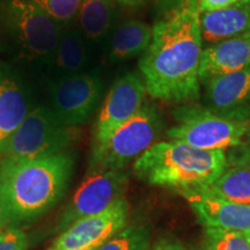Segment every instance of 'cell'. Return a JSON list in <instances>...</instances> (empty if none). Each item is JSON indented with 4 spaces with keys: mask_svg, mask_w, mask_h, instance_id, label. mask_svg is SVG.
I'll return each mask as SVG.
<instances>
[{
    "mask_svg": "<svg viewBox=\"0 0 250 250\" xmlns=\"http://www.w3.org/2000/svg\"><path fill=\"white\" fill-rule=\"evenodd\" d=\"M165 129L160 110L146 100L134 116L112 133L107 142L92 146L88 173L102 170H123L158 143Z\"/></svg>",
    "mask_w": 250,
    "mask_h": 250,
    "instance_id": "cell-5",
    "label": "cell"
},
{
    "mask_svg": "<svg viewBox=\"0 0 250 250\" xmlns=\"http://www.w3.org/2000/svg\"><path fill=\"white\" fill-rule=\"evenodd\" d=\"M0 250H28V236L20 227H0Z\"/></svg>",
    "mask_w": 250,
    "mask_h": 250,
    "instance_id": "cell-24",
    "label": "cell"
},
{
    "mask_svg": "<svg viewBox=\"0 0 250 250\" xmlns=\"http://www.w3.org/2000/svg\"><path fill=\"white\" fill-rule=\"evenodd\" d=\"M240 0H197V7L199 14L211 13L220 9L227 8L229 6L236 4Z\"/></svg>",
    "mask_w": 250,
    "mask_h": 250,
    "instance_id": "cell-26",
    "label": "cell"
},
{
    "mask_svg": "<svg viewBox=\"0 0 250 250\" xmlns=\"http://www.w3.org/2000/svg\"><path fill=\"white\" fill-rule=\"evenodd\" d=\"M228 167H245L250 169V133L243 138L236 147L226 152Z\"/></svg>",
    "mask_w": 250,
    "mask_h": 250,
    "instance_id": "cell-25",
    "label": "cell"
},
{
    "mask_svg": "<svg viewBox=\"0 0 250 250\" xmlns=\"http://www.w3.org/2000/svg\"><path fill=\"white\" fill-rule=\"evenodd\" d=\"M129 175L123 170H102L88 173L80 184L58 220V232L79 219L101 213L111 204L123 198Z\"/></svg>",
    "mask_w": 250,
    "mask_h": 250,
    "instance_id": "cell-9",
    "label": "cell"
},
{
    "mask_svg": "<svg viewBox=\"0 0 250 250\" xmlns=\"http://www.w3.org/2000/svg\"><path fill=\"white\" fill-rule=\"evenodd\" d=\"M204 228L247 233L250 230V205L218 198L202 191L184 196Z\"/></svg>",
    "mask_w": 250,
    "mask_h": 250,
    "instance_id": "cell-13",
    "label": "cell"
},
{
    "mask_svg": "<svg viewBox=\"0 0 250 250\" xmlns=\"http://www.w3.org/2000/svg\"><path fill=\"white\" fill-rule=\"evenodd\" d=\"M153 27L136 19L116 24L108 42V59L121 62L145 54L152 42Z\"/></svg>",
    "mask_w": 250,
    "mask_h": 250,
    "instance_id": "cell-19",
    "label": "cell"
},
{
    "mask_svg": "<svg viewBox=\"0 0 250 250\" xmlns=\"http://www.w3.org/2000/svg\"><path fill=\"white\" fill-rule=\"evenodd\" d=\"M78 126H68L46 105L31 109L6 143L0 155L17 159H43L68 152L81 138Z\"/></svg>",
    "mask_w": 250,
    "mask_h": 250,
    "instance_id": "cell-7",
    "label": "cell"
},
{
    "mask_svg": "<svg viewBox=\"0 0 250 250\" xmlns=\"http://www.w3.org/2000/svg\"><path fill=\"white\" fill-rule=\"evenodd\" d=\"M149 250H188L180 240L175 237H162L153 245Z\"/></svg>",
    "mask_w": 250,
    "mask_h": 250,
    "instance_id": "cell-27",
    "label": "cell"
},
{
    "mask_svg": "<svg viewBox=\"0 0 250 250\" xmlns=\"http://www.w3.org/2000/svg\"><path fill=\"white\" fill-rule=\"evenodd\" d=\"M121 7H138L145 0H114Z\"/></svg>",
    "mask_w": 250,
    "mask_h": 250,
    "instance_id": "cell-29",
    "label": "cell"
},
{
    "mask_svg": "<svg viewBox=\"0 0 250 250\" xmlns=\"http://www.w3.org/2000/svg\"><path fill=\"white\" fill-rule=\"evenodd\" d=\"M190 0H155L159 8L162 9L166 13L176 11V9L183 7Z\"/></svg>",
    "mask_w": 250,
    "mask_h": 250,
    "instance_id": "cell-28",
    "label": "cell"
},
{
    "mask_svg": "<svg viewBox=\"0 0 250 250\" xmlns=\"http://www.w3.org/2000/svg\"><path fill=\"white\" fill-rule=\"evenodd\" d=\"M90 48L74 24L62 28L61 35L46 70L50 80L87 72Z\"/></svg>",
    "mask_w": 250,
    "mask_h": 250,
    "instance_id": "cell-17",
    "label": "cell"
},
{
    "mask_svg": "<svg viewBox=\"0 0 250 250\" xmlns=\"http://www.w3.org/2000/svg\"><path fill=\"white\" fill-rule=\"evenodd\" d=\"M61 30L31 0H0V35L27 66L46 73Z\"/></svg>",
    "mask_w": 250,
    "mask_h": 250,
    "instance_id": "cell-4",
    "label": "cell"
},
{
    "mask_svg": "<svg viewBox=\"0 0 250 250\" xmlns=\"http://www.w3.org/2000/svg\"><path fill=\"white\" fill-rule=\"evenodd\" d=\"M201 191L225 201L250 205V169L228 167L211 186Z\"/></svg>",
    "mask_w": 250,
    "mask_h": 250,
    "instance_id": "cell-20",
    "label": "cell"
},
{
    "mask_svg": "<svg viewBox=\"0 0 250 250\" xmlns=\"http://www.w3.org/2000/svg\"><path fill=\"white\" fill-rule=\"evenodd\" d=\"M202 54L197 0H190L153 27L151 44L139 61L149 96L175 104L195 103L201 96Z\"/></svg>",
    "mask_w": 250,
    "mask_h": 250,
    "instance_id": "cell-1",
    "label": "cell"
},
{
    "mask_svg": "<svg viewBox=\"0 0 250 250\" xmlns=\"http://www.w3.org/2000/svg\"><path fill=\"white\" fill-rule=\"evenodd\" d=\"M103 90L99 72L87 71L50 80L49 108L68 126L85 124L98 108Z\"/></svg>",
    "mask_w": 250,
    "mask_h": 250,
    "instance_id": "cell-8",
    "label": "cell"
},
{
    "mask_svg": "<svg viewBox=\"0 0 250 250\" xmlns=\"http://www.w3.org/2000/svg\"><path fill=\"white\" fill-rule=\"evenodd\" d=\"M88 250H98V248H96V249H88Z\"/></svg>",
    "mask_w": 250,
    "mask_h": 250,
    "instance_id": "cell-32",
    "label": "cell"
},
{
    "mask_svg": "<svg viewBox=\"0 0 250 250\" xmlns=\"http://www.w3.org/2000/svg\"><path fill=\"white\" fill-rule=\"evenodd\" d=\"M246 235H247V237H248V240H249V242H250V230H249V232L246 233Z\"/></svg>",
    "mask_w": 250,
    "mask_h": 250,
    "instance_id": "cell-31",
    "label": "cell"
},
{
    "mask_svg": "<svg viewBox=\"0 0 250 250\" xmlns=\"http://www.w3.org/2000/svg\"><path fill=\"white\" fill-rule=\"evenodd\" d=\"M62 28L73 24L80 0H31Z\"/></svg>",
    "mask_w": 250,
    "mask_h": 250,
    "instance_id": "cell-23",
    "label": "cell"
},
{
    "mask_svg": "<svg viewBox=\"0 0 250 250\" xmlns=\"http://www.w3.org/2000/svg\"><path fill=\"white\" fill-rule=\"evenodd\" d=\"M204 86V107L220 116L250 121V65L242 70L212 78Z\"/></svg>",
    "mask_w": 250,
    "mask_h": 250,
    "instance_id": "cell-12",
    "label": "cell"
},
{
    "mask_svg": "<svg viewBox=\"0 0 250 250\" xmlns=\"http://www.w3.org/2000/svg\"><path fill=\"white\" fill-rule=\"evenodd\" d=\"M227 168L226 151H204L175 140L154 144L133 165L136 176L145 183L183 196L211 186Z\"/></svg>",
    "mask_w": 250,
    "mask_h": 250,
    "instance_id": "cell-3",
    "label": "cell"
},
{
    "mask_svg": "<svg viewBox=\"0 0 250 250\" xmlns=\"http://www.w3.org/2000/svg\"><path fill=\"white\" fill-rule=\"evenodd\" d=\"M74 167L72 153L43 159L0 160V205L4 225L20 227L51 210L66 192Z\"/></svg>",
    "mask_w": 250,
    "mask_h": 250,
    "instance_id": "cell-2",
    "label": "cell"
},
{
    "mask_svg": "<svg viewBox=\"0 0 250 250\" xmlns=\"http://www.w3.org/2000/svg\"><path fill=\"white\" fill-rule=\"evenodd\" d=\"M203 44L250 34V0H240L229 7L199 14Z\"/></svg>",
    "mask_w": 250,
    "mask_h": 250,
    "instance_id": "cell-18",
    "label": "cell"
},
{
    "mask_svg": "<svg viewBox=\"0 0 250 250\" xmlns=\"http://www.w3.org/2000/svg\"><path fill=\"white\" fill-rule=\"evenodd\" d=\"M31 109L30 96L23 83L0 66V152Z\"/></svg>",
    "mask_w": 250,
    "mask_h": 250,
    "instance_id": "cell-15",
    "label": "cell"
},
{
    "mask_svg": "<svg viewBox=\"0 0 250 250\" xmlns=\"http://www.w3.org/2000/svg\"><path fill=\"white\" fill-rule=\"evenodd\" d=\"M176 124L167 130L168 140L181 142L204 151H227L250 133V121H236L196 103L181 104L173 110Z\"/></svg>",
    "mask_w": 250,
    "mask_h": 250,
    "instance_id": "cell-6",
    "label": "cell"
},
{
    "mask_svg": "<svg viewBox=\"0 0 250 250\" xmlns=\"http://www.w3.org/2000/svg\"><path fill=\"white\" fill-rule=\"evenodd\" d=\"M152 229L148 225H131L104 242L98 250H149Z\"/></svg>",
    "mask_w": 250,
    "mask_h": 250,
    "instance_id": "cell-21",
    "label": "cell"
},
{
    "mask_svg": "<svg viewBox=\"0 0 250 250\" xmlns=\"http://www.w3.org/2000/svg\"><path fill=\"white\" fill-rule=\"evenodd\" d=\"M145 83L137 73L117 78L102 103L95 122L92 146L101 145L112 133L131 120L146 101Z\"/></svg>",
    "mask_w": 250,
    "mask_h": 250,
    "instance_id": "cell-10",
    "label": "cell"
},
{
    "mask_svg": "<svg viewBox=\"0 0 250 250\" xmlns=\"http://www.w3.org/2000/svg\"><path fill=\"white\" fill-rule=\"evenodd\" d=\"M195 250H250L246 233L204 228Z\"/></svg>",
    "mask_w": 250,
    "mask_h": 250,
    "instance_id": "cell-22",
    "label": "cell"
},
{
    "mask_svg": "<svg viewBox=\"0 0 250 250\" xmlns=\"http://www.w3.org/2000/svg\"><path fill=\"white\" fill-rule=\"evenodd\" d=\"M248 65H250V34L206 45L203 49L199 66L201 85L212 78L226 76Z\"/></svg>",
    "mask_w": 250,
    "mask_h": 250,
    "instance_id": "cell-14",
    "label": "cell"
},
{
    "mask_svg": "<svg viewBox=\"0 0 250 250\" xmlns=\"http://www.w3.org/2000/svg\"><path fill=\"white\" fill-rule=\"evenodd\" d=\"M120 12L121 6L114 0H80L73 24L90 48L109 40Z\"/></svg>",
    "mask_w": 250,
    "mask_h": 250,
    "instance_id": "cell-16",
    "label": "cell"
},
{
    "mask_svg": "<svg viewBox=\"0 0 250 250\" xmlns=\"http://www.w3.org/2000/svg\"><path fill=\"white\" fill-rule=\"evenodd\" d=\"M129 204L120 198L101 213L79 219L59 234L45 250L96 249L127 225Z\"/></svg>",
    "mask_w": 250,
    "mask_h": 250,
    "instance_id": "cell-11",
    "label": "cell"
},
{
    "mask_svg": "<svg viewBox=\"0 0 250 250\" xmlns=\"http://www.w3.org/2000/svg\"><path fill=\"white\" fill-rule=\"evenodd\" d=\"M5 226L4 225V217H2V211H1V205H0V227Z\"/></svg>",
    "mask_w": 250,
    "mask_h": 250,
    "instance_id": "cell-30",
    "label": "cell"
}]
</instances>
